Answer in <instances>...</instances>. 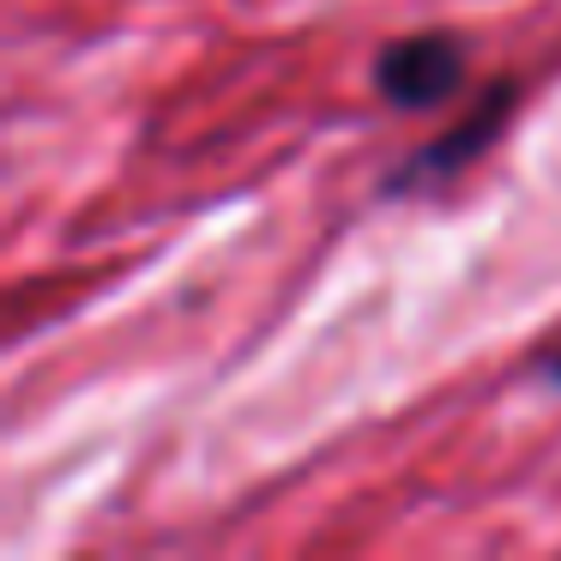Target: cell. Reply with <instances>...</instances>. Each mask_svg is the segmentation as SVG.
<instances>
[{
    "label": "cell",
    "instance_id": "obj_1",
    "mask_svg": "<svg viewBox=\"0 0 561 561\" xmlns=\"http://www.w3.org/2000/svg\"><path fill=\"white\" fill-rule=\"evenodd\" d=\"M471 43L459 31H404L375 55V91L392 110H435L465 85Z\"/></svg>",
    "mask_w": 561,
    "mask_h": 561
},
{
    "label": "cell",
    "instance_id": "obj_2",
    "mask_svg": "<svg viewBox=\"0 0 561 561\" xmlns=\"http://www.w3.org/2000/svg\"><path fill=\"white\" fill-rule=\"evenodd\" d=\"M513 103H519V85H513V79L489 85V98L477 103V110L465 115L459 127H447L440 139H428L423 151H411V158L399 163V175L387 182V194H423V187H435V182H453V175H465V170H471V163L501 139V122H507Z\"/></svg>",
    "mask_w": 561,
    "mask_h": 561
},
{
    "label": "cell",
    "instance_id": "obj_3",
    "mask_svg": "<svg viewBox=\"0 0 561 561\" xmlns=\"http://www.w3.org/2000/svg\"><path fill=\"white\" fill-rule=\"evenodd\" d=\"M537 375H543V380H549V387H556V392H561V339H549V344H543V351H537Z\"/></svg>",
    "mask_w": 561,
    "mask_h": 561
}]
</instances>
